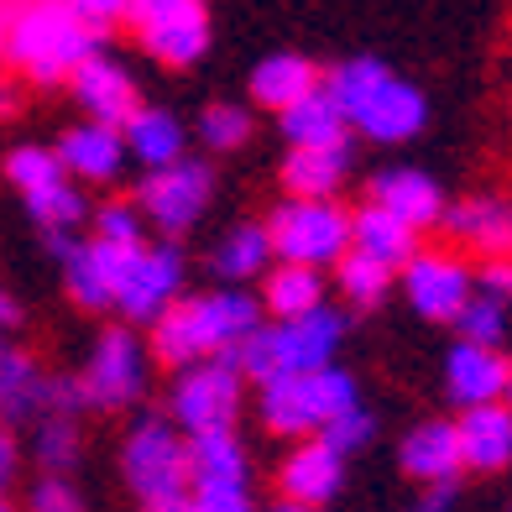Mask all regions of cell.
Wrapping results in <instances>:
<instances>
[{"label":"cell","mask_w":512,"mask_h":512,"mask_svg":"<svg viewBox=\"0 0 512 512\" xmlns=\"http://www.w3.org/2000/svg\"><path fill=\"white\" fill-rule=\"evenodd\" d=\"M398 465L418 486H455V476L465 471L455 418H424V424H413L398 445Z\"/></svg>","instance_id":"44dd1931"},{"label":"cell","mask_w":512,"mask_h":512,"mask_svg":"<svg viewBox=\"0 0 512 512\" xmlns=\"http://www.w3.org/2000/svg\"><path fill=\"white\" fill-rule=\"evenodd\" d=\"M194 136L209 147V152H241L251 142V110L236 105V100H215L199 110L194 121Z\"/></svg>","instance_id":"d590c367"},{"label":"cell","mask_w":512,"mask_h":512,"mask_svg":"<svg viewBox=\"0 0 512 512\" xmlns=\"http://www.w3.org/2000/svg\"><path fill=\"white\" fill-rule=\"evenodd\" d=\"M27 110V79H6L0 74V121H16V115Z\"/></svg>","instance_id":"f6af8a7d"},{"label":"cell","mask_w":512,"mask_h":512,"mask_svg":"<svg viewBox=\"0 0 512 512\" xmlns=\"http://www.w3.org/2000/svg\"><path fill=\"white\" fill-rule=\"evenodd\" d=\"M246 481H251V460L236 429L189 434V492H199V486H246Z\"/></svg>","instance_id":"f1b7e54d"},{"label":"cell","mask_w":512,"mask_h":512,"mask_svg":"<svg viewBox=\"0 0 512 512\" xmlns=\"http://www.w3.org/2000/svg\"><path fill=\"white\" fill-rule=\"evenodd\" d=\"M408 512H450V486H429V497H418Z\"/></svg>","instance_id":"bcb514c9"},{"label":"cell","mask_w":512,"mask_h":512,"mask_svg":"<svg viewBox=\"0 0 512 512\" xmlns=\"http://www.w3.org/2000/svg\"><path fill=\"white\" fill-rule=\"evenodd\" d=\"M267 236H272L277 262H304V267L330 272L351 251V204L283 194V204H272L267 215Z\"/></svg>","instance_id":"8992f818"},{"label":"cell","mask_w":512,"mask_h":512,"mask_svg":"<svg viewBox=\"0 0 512 512\" xmlns=\"http://www.w3.org/2000/svg\"><path fill=\"white\" fill-rule=\"evenodd\" d=\"M16 471H21V445H16V434H11V424H0V497L11 492V481H16Z\"/></svg>","instance_id":"ee69618b"},{"label":"cell","mask_w":512,"mask_h":512,"mask_svg":"<svg viewBox=\"0 0 512 512\" xmlns=\"http://www.w3.org/2000/svg\"><path fill=\"white\" fill-rule=\"evenodd\" d=\"M272 267V236H267V220H241L230 225L225 236L209 246V272L230 288H246L256 283Z\"/></svg>","instance_id":"4316f807"},{"label":"cell","mask_w":512,"mask_h":512,"mask_svg":"<svg viewBox=\"0 0 512 512\" xmlns=\"http://www.w3.org/2000/svg\"><path fill=\"white\" fill-rule=\"evenodd\" d=\"M366 199L392 209L398 220H408L413 230H434L445 220V189H439V178L413 168V162H398V168H377L366 178Z\"/></svg>","instance_id":"2e32d148"},{"label":"cell","mask_w":512,"mask_h":512,"mask_svg":"<svg viewBox=\"0 0 512 512\" xmlns=\"http://www.w3.org/2000/svg\"><path fill=\"white\" fill-rule=\"evenodd\" d=\"M84 21H95V27H115V21L126 16V0H68Z\"/></svg>","instance_id":"7bdbcfd3"},{"label":"cell","mask_w":512,"mask_h":512,"mask_svg":"<svg viewBox=\"0 0 512 512\" xmlns=\"http://www.w3.org/2000/svg\"><path fill=\"white\" fill-rule=\"evenodd\" d=\"M0 324H6V330H16V324H21V304H16L6 288H0Z\"/></svg>","instance_id":"c3c4849f"},{"label":"cell","mask_w":512,"mask_h":512,"mask_svg":"<svg viewBox=\"0 0 512 512\" xmlns=\"http://www.w3.org/2000/svg\"><path fill=\"white\" fill-rule=\"evenodd\" d=\"M319 439H324V445H335L345 460H351L356 450H366L371 445V439H377V413H371V408H345V413H335L330 418V424H324L319 429Z\"/></svg>","instance_id":"f35d334b"},{"label":"cell","mask_w":512,"mask_h":512,"mask_svg":"<svg viewBox=\"0 0 512 512\" xmlns=\"http://www.w3.org/2000/svg\"><path fill=\"white\" fill-rule=\"evenodd\" d=\"M345 486V455L335 445H324L319 434L309 439H293V450L277 465V492L288 502H309V507H324L335 502Z\"/></svg>","instance_id":"e0dca14e"},{"label":"cell","mask_w":512,"mask_h":512,"mask_svg":"<svg viewBox=\"0 0 512 512\" xmlns=\"http://www.w3.org/2000/svg\"><path fill=\"white\" fill-rule=\"evenodd\" d=\"M126 27L162 68H194L209 53V0H126Z\"/></svg>","instance_id":"8fae6325"},{"label":"cell","mask_w":512,"mask_h":512,"mask_svg":"<svg viewBox=\"0 0 512 512\" xmlns=\"http://www.w3.org/2000/svg\"><path fill=\"white\" fill-rule=\"evenodd\" d=\"M361 403V382L345 366H319V371H293V377H272L256 392V413L262 429L277 439H309L330 424L335 413Z\"/></svg>","instance_id":"5b68a950"},{"label":"cell","mask_w":512,"mask_h":512,"mask_svg":"<svg viewBox=\"0 0 512 512\" xmlns=\"http://www.w3.org/2000/svg\"><path fill=\"white\" fill-rule=\"evenodd\" d=\"M48 408V371L27 351H0V424H27Z\"/></svg>","instance_id":"4dcf8cb0"},{"label":"cell","mask_w":512,"mask_h":512,"mask_svg":"<svg viewBox=\"0 0 512 512\" xmlns=\"http://www.w3.org/2000/svg\"><path fill=\"white\" fill-rule=\"evenodd\" d=\"M272 512H324V507H309V502H288V497H283V502H277Z\"/></svg>","instance_id":"681fc988"},{"label":"cell","mask_w":512,"mask_h":512,"mask_svg":"<svg viewBox=\"0 0 512 512\" xmlns=\"http://www.w3.org/2000/svg\"><path fill=\"white\" fill-rule=\"evenodd\" d=\"M0 351H6V324H0Z\"/></svg>","instance_id":"f5cc1de1"},{"label":"cell","mask_w":512,"mask_h":512,"mask_svg":"<svg viewBox=\"0 0 512 512\" xmlns=\"http://www.w3.org/2000/svg\"><path fill=\"white\" fill-rule=\"evenodd\" d=\"M142 512H199L194 497H168V502H142Z\"/></svg>","instance_id":"7dc6e473"},{"label":"cell","mask_w":512,"mask_h":512,"mask_svg":"<svg viewBox=\"0 0 512 512\" xmlns=\"http://www.w3.org/2000/svg\"><path fill=\"white\" fill-rule=\"evenodd\" d=\"M277 131H283L288 147H335V142H356L351 126H345V115L335 105L330 89H314V95H304L298 105H288L283 115H277Z\"/></svg>","instance_id":"f546056e"},{"label":"cell","mask_w":512,"mask_h":512,"mask_svg":"<svg viewBox=\"0 0 512 512\" xmlns=\"http://www.w3.org/2000/svg\"><path fill=\"white\" fill-rule=\"evenodd\" d=\"M84 455V434H79V418L74 413H37V429H32V460L42 471H58L68 476Z\"/></svg>","instance_id":"d6a6232c"},{"label":"cell","mask_w":512,"mask_h":512,"mask_svg":"<svg viewBox=\"0 0 512 512\" xmlns=\"http://www.w3.org/2000/svg\"><path fill=\"white\" fill-rule=\"evenodd\" d=\"M37 230H84L89 225V204H84V183L79 178H58L48 189H37L21 199Z\"/></svg>","instance_id":"836d02e7"},{"label":"cell","mask_w":512,"mask_h":512,"mask_svg":"<svg viewBox=\"0 0 512 512\" xmlns=\"http://www.w3.org/2000/svg\"><path fill=\"white\" fill-rule=\"evenodd\" d=\"M147 215L136 199H105V204H89V236H100L110 246H136L147 241Z\"/></svg>","instance_id":"8d00e7d4"},{"label":"cell","mask_w":512,"mask_h":512,"mask_svg":"<svg viewBox=\"0 0 512 512\" xmlns=\"http://www.w3.org/2000/svg\"><path fill=\"white\" fill-rule=\"evenodd\" d=\"M455 434H460V460L465 471L476 476H497L512 465V403H476V408H460L455 418Z\"/></svg>","instance_id":"7402d4cb"},{"label":"cell","mask_w":512,"mask_h":512,"mask_svg":"<svg viewBox=\"0 0 512 512\" xmlns=\"http://www.w3.org/2000/svg\"><path fill=\"white\" fill-rule=\"evenodd\" d=\"M351 246L366 251V256H377V262H387V267H403L408 256L424 246V230H413L408 220L392 215V209L361 199L351 209Z\"/></svg>","instance_id":"83f0119b"},{"label":"cell","mask_w":512,"mask_h":512,"mask_svg":"<svg viewBox=\"0 0 512 512\" xmlns=\"http://www.w3.org/2000/svg\"><path fill=\"white\" fill-rule=\"evenodd\" d=\"M147 377H152V351L136 335V324H110V330H100L95 351H89V361L79 371L84 398L95 413H121L131 403H142Z\"/></svg>","instance_id":"7c38bea8"},{"label":"cell","mask_w":512,"mask_h":512,"mask_svg":"<svg viewBox=\"0 0 512 512\" xmlns=\"http://www.w3.org/2000/svg\"><path fill=\"white\" fill-rule=\"evenodd\" d=\"M398 293L429 324H455V314L476 293V267L460 246H418L398 267Z\"/></svg>","instance_id":"4fadbf2b"},{"label":"cell","mask_w":512,"mask_h":512,"mask_svg":"<svg viewBox=\"0 0 512 512\" xmlns=\"http://www.w3.org/2000/svg\"><path fill=\"white\" fill-rule=\"evenodd\" d=\"M351 168H356V142L288 147V157H283V194H293V199H340Z\"/></svg>","instance_id":"603a6c76"},{"label":"cell","mask_w":512,"mask_h":512,"mask_svg":"<svg viewBox=\"0 0 512 512\" xmlns=\"http://www.w3.org/2000/svg\"><path fill=\"white\" fill-rule=\"evenodd\" d=\"M256 304H262L267 319H293L309 314L319 304H330V277L324 267H304V262H277L256 277Z\"/></svg>","instance_id":"cb8c5ba5"},{"label":"cell","mask_w":512,"mask_h":512,"mask_svg":"<svg viewBox=\"0 0 512 512\" xmlns=\"http://www.w3.org/2000/svg\"><path fill=\"white\" fill-rule=\"evenodd\" d=\"M439 230L450 236V246L471 256H512V199L507 194H465L445 204Z\"/></svg>","instance_id":"9a60e30c"},{"label":"cell","mask_w":512,"mask_h":512,"mask_svg":"<svg viewBox=\"0 0 512 512\" xmlns=\"http://www.w3.org/2000/svg\"><path fill=\"white\" fill-rule=\"evenodd\" d=\"M476 288L502 298V304L512 309V256H481L476 262Z\"/></svg>","instance_id":"b9f144b4"},{"label":"cell","mask_w":512,"mask_h":512,"mask_svg":"<svg viewBox=\"0 0 512 512\" xmlns=\"http://www.w3.org/2000/svg\"><path fill=\"white\" fill-rule=\"evenodd\" d=\"M189 293V256L173 236H147L126 246L121 262V283H115V314L126 324H152L173 298Z\"/></svg>","instance_id":"9c48e42d"},{"label":"cell","mask_w":512,"mask_h":512,"mask_svg":"<svg viewBox=\"0 0 512 512\" xmlns=\"http://www.w3.org/2000/svg\"><path fill=\"white\" fill-rule=\"evenodd\" d=\"M0 173H6V183H11L21 199L37 194V189H48V183H58V178H68V168L58 162V152H53V147H42V142H21V147H11L6 162H0Z\"/></svg>","instance_id":"e575fe53"},{"label":"cell","mask_w":512,"mask_h":512,"mask_svg":"<svg viewBox=\"0 0 512 512\" xmlns=\"http://www.w3.org/2000/svg\"><path fill=\"white\" fill-rule=\"evenodd\" d=\"M136 204H142L147 225L157 236H189V230L204 220V209L215 204V168L204 157L183 152L168 168H142V183H136Z\"/></svg>","instance_id":"30bf717a"},{"label":"cell","mask_w":512,"mask_h":512,"mask_svg":"<svg viewBox=\"0 0 512 512\" xmlns=\"http://www.w3.org/2000/svg\"><path fill=\"white\" fill-rule=\"evenodd\" d=\"M345 340V314L319 304L309 314H293V319H262L256 330L241 340L236 366L241 377H251L256 387L272 382V377H293V371H319L330 366L335 351Z\"/></svg>","instance_id":"277c9868"},{"label":"cell","mask_w":512,"mask_h":512,"mask_svg":"<svg viewBox=\"0 0 512 512\" xmlns=\"http://www.w3.org/2000/svg\"><path fill=\"white\" fill-rule=\"evenodd\" d=\"M105 48V27L84 21L68 0H11L6 11V68L27 84H68V74Z\"/></svg>","instance_id":"3957f363"},{"label":"cell","mask_w":512,"mask_h":512,"mask_svg":"<svg viewBox=\"0 0 512 512\" xmlns=\"http://www.w3.org/2000/svg\"><path fill=\"white\" fill-rule=\"evenodd\" d=\"M121 136H126L131 162H142V168H168V162H178L189 152V126L168 105H147V100L136 105V115L121 126Z\"/></svg>","instance_id":"484cf974"},{"label":"cell","mask_w":512,"mask_h":512,"mask_svg":"<svg viewBox=\"0 0 512 512\" xmlns=\"http://www.w3.org/2000/svg\"><path fill=\"white\" fill-rule=\"evenodd\" d=\"M0 68H6V16H0Z\"/></svg>","instance_id":"f907efd6"},{"label":"cell","mask_w":512,"mask_h":512,"mask_svg":"<svg viewBox=\"0 0 512 512\" xmlns=\"http://www.w3.org/2000/svg\"><path fill=\"white\" fill-rule=\"evenodd\" d=\"M507 371H512V361L502 356V345L455 340L445 351V398L455 408L502 403L507 398Z\"/></svg>","instance_id":"d6986e66"},{"label":"cell","mask_w":512,"mask_h":512,"mask_svg":"<svg viewBox=\"0 0 512 512\" xmlns=\"http://www.w3.org/2000/svg\"><path fill=\"white\" fill-rule=\"evenodd\" d=\"M351 136L371 147H403L429 126V95L382 58H345L324 74Z\"/></svg>","instance_id":"6da1fadb"},{"label":"cell","mask_w":512,"mask_h":512,"mask_svg":"<svg viewBox=\"0 0 512 512\" xmlns=\"http://www.w3.org/2000/svg\"><path fill=\"white\" fill-rule=\"evenodd\" d=\"M251 100L272 110V115H283L288 105H298L304 95H314V89L324 84V68L304 53H267L262 63L251 68Z\"/></svg>","instance_id":"d4e9b609"},{"label":"cell","mask_w":512,"mask_h":512,"mask_svg":"<svg viewBox=\"0 0 512 512\" xmlns=\"http://www.w3.org/2000/svg\"><path fill=\"white\" fill-rule=\"evenodd\" d=\"M0 512H21V507H11V502H6V497H0Z\"/></svg>","instance_id":"816d5d0a"},{"label":"cell","mask_w":512,"mask_h":512,"mask_svg":"<svg viewBox=\"0 0 512 512\" xmlns=\"http://www.w3.org/2000/svg\"><path fill=\"white\" fill-rule=\"evenodd\" d=\"M455 335L460 340H476V345H502L507 340V304L476 288L471 304L455 314Z\"/></svg>","instance_id":"74e56055"},{"label":"cell","mask_w":512,"mask_h":512,"mask_svg":"<svg viewBox=\"0 0 512 512\" xmlns=\"http://www.w3.org/2000/svg\"><path fill=\"white\" fill-rule=\"evenodd\" d=\"M121 262L126 246H110L100 236H79L74 251L63 256V288L84 314H105L115 309V283H121Z\"/></svg>","instance_id":"ffe728a7"},{"label":"cell","mask_w":512,"mask_h":512,"mask_svg":"<svg viewBox=\"0 0 512 512\" xmlns=\"http://www.w3.org/2000/svg\"><path fill=\"white\" fill-rule=\"evenodd\" d=\"M68 95H74L79 115H89V121H105V126H126L136 105H142V84H136V74L115 58V53H89L74 74H68Z\"/></svg>","instance_id":"5bb4252c"},{"label":"cell","mask_w":512,"mask_h":512,"mask_svg":"<svg viewBox=\"0 0 512 512\" xmlns=\"http://www.w3.org/2000/svg\"><path fill=\"white\" fill-rule=\"evenodd\" d=\"M21 512H84V497H79V486L58 476V471H42L32 481V492H27V507Z\"/></svg>","instance_id":"ab89813d"},{"label":"cell","mask_w":512,"mask_h":512,"mask_svg":"<svg viewBox=\"0 0 512 512\" xmlns=\"http://www.w3.org/2000/svg\"><path fill=\"white\" fill-rule=\"evenodd\" d=\"M53 152H58V162L68 168V178H79L84 189H89V183H115V178L126 173V157H131L121 126L89 121V115H84L79 126H63Z\"/></svg>","instance_id":"ac0fdd59"},{"label":"cell","mask_w":512,"mask_h":512,"mask_svg":"<svg viewBox=\"0 0 512 512\" xmlns=\"http://www.w3.org/2000/svg\"><path fill=\"white\" fill-rule=\"evenodd\" d=\"M330 272H335V293H340L351 309H361V314L382 309L387 293L398 288V267H387V262H377V256H366V251H356V246L345 251Z\"/></svg>","instance_id":"1f68e13d"},{"label":"cell","mask_w":512,"mask_h":512,"mask_svg":"<svg viewBox=\"0 0 512 512\" xmlns=\"http://www.w3.org/2000/svg\"><path fill=\"white\" fill-rule=\"evenodd\" d=\"M507 403H512V371H507Z\"/></svg>","instance_id":"db71d44e"},{"label":"cell","mask_w":512,"mask_h":512,"mask_svg":"<svg viewBox=\"0 0 512 512\" xmlns=\"http://www.w3.org/2000/svg\"><path fill=\"white\" fill-rule=\"evenodd\" d=\"M262 304L256 293H241L220 283L215 293H183L147 324V351L157 366H194L204 356H236L241 340L262 324Z\"/></svg>","instance_id":"7a4b0ae2"},{"label":"cell","mask_w":512,"mask_h":512,"mask_svg":"<svg viewBox=\"0 0 512 512\" xmlns=\"http://www.w3.org/2000/svg\"><path fill=\"white\" fill-rule=\"evenodd\" d=\"M246 398V377L236 356H204L194 366H178L168 382V418L183 434H209V429H236Z\"/></svg>","instance_id":"ba28073f"},{"label":"cell","mask_w":512,"mask_h":512,"mask_svg":"<svg viewBox=\"0 0 512 512\" xmlns=\"http://www.w3.org/2000/svg\"><path fill=\"white\" fill-rule=\"evenodd\" d=\"M199 512H256L251 492L246 486H199V492H189Z\"/></svg>","instance_id":"60d3db41"},{"label":"cell","mask_w":512,"mask_h":512,"mask_svg":"<svg viewBox=\"0 0 512 512\" xmlns=\"http://www.w3.org/2000/svg\"><path fill=\"white\" fill-rule=\"evenodd\" d=\"M121 476L142 502L189 497V434L168 413L136 418L121 439Z\"/></svg>","instance_id":"52a82bcc"},{"label":"cell","mask_w":512,"mask_h":512,"mask_svg":"<svg viewBox=\"0 0 512 512\" xmlns=\"http://www.w3.org/2000/svg\"><path fill=\"white\" fill-rule=\"evenodd\" d=\"M6 11H11V0H0V16H6Z\"/></svg>","instance_id":"11a10c76"}]
</instances>
